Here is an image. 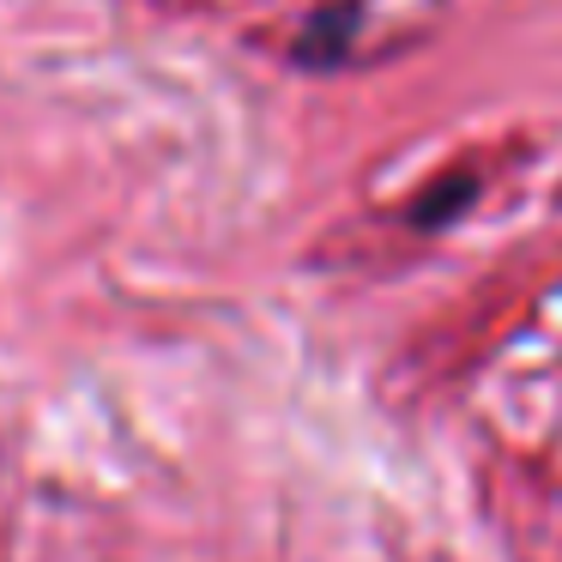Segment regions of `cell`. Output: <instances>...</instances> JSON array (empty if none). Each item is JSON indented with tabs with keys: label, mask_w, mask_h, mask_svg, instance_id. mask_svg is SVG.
Instances as JSON below:
<instances>
[{
	"label": "cell",
	"mask_w": 562,
	"mask_h": 562,
	"mask_svg": "<svg viewBox=\"0 0 562 562\" xmlns=\"http://www.w3.org/2000/svg\"><path fill=\"white\" fill-rule=\"evenodd\" d=\"M357 37V7H327V13L308 19V37H303V61L308 67H333Z\"/></svg>",
	"instance_id": "6da1fadb"
},
{
	"label": "cell",
	"mask_w": 562,
	"mask_h": 562,
	"mask_svg": "<svg viewBox=\"0 0 562 562\" xmlns=\"http://www.w3.org/2000/svg\"><path fill=\"white\" fill-rule=\"evenodd\" d=\"M472 194H477V188L465 182V176L448 188V194H424V200H417V212H412V218H417V231H436V224H441V218H453V212H460Z\"/></svg>",
	"instance_id": "7a4b0ae2"
}]
</instances>
